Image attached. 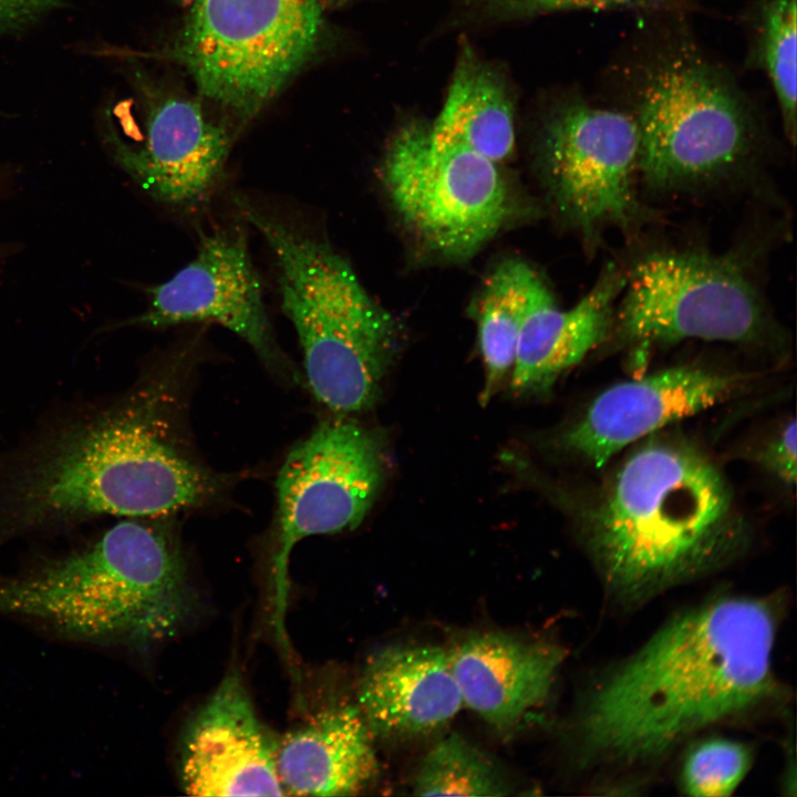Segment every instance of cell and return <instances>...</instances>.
I'll use <instances>...</instances> for the list:
<instances>
[{
    "label": "cell",
    "instance_id": "cell-1",
    "mask_svg": "<svg viewBox=\"0 0 797 797\" xmlns=\"http://www.w3.org/2000/svg\"><path fill=\"white\" fill-rule=\"evenodd\" d=\"M214 490V479L164 439L144 392L77 398L0 452V550L102 517L166 516Z\"/></svg>",
    "mask_w": 797,
    "mask_h": 797
},
{
    "label": "cell",
    "instance_id": "cell-2",
    "mask_svg": "<svg viewBox=\"0 0 797 797\" xmlns=\"http://www.w3.org/2000/svg\"><path fill=\"white\" fill-rule=\"evenodd\" d=\"M776 629L770 604L748 597L675 617L589 696L582 744L608 759L644 760L757 706L775 690Z\"/></svg>",
    "mask_w": 797,
    "mask_h": 797
},
{
    "label": "cell",
    "instance_id": "cell-3",
    "mask_svg": "<svg viewBox=\"0 0 797 797\" xmlns=\"http://www.w3.org/2000/svg\"><path fill=\"white\" fill-rule=\"evenodd\" d=\"M580 522L605 586L627 600L726 565L749 537L717 465L670 436H652L628 454Z\"/></svg>",
    "mask_w": 797,
    "mask_h": 797
},
{
    "label": "cell",
    "instance_id": "cell-4",
    "mask_svg": "<svg viewBox=\"0 0 797 797\" xmlns=\"http://www.w3.org/2000/svg\"><path fill=\"white\" fill-rule=\"evenodd\" d=\"M196 603L177 541L142 519L126 518L0 575V613L95 646L161 642L185 625Z\"/></svg>",
    "mask_w": 797,
    "mask_h": 797
},
{
    "label": "cell",
    "instance_id": "cell-5",
    "mask_svg": "<svg viewBox=\"0 0 797 797\" xmlns=\"http://www.w3.org/2000/svg\"><path fill=\"white\" fill-rule=\"evenodd\" d=\"M634 37L613 71L640 138L641 183L658 193L734 186L762 159L764 132L732 75L682 24Z\"/></svg>",
    "mask_w": 797,
    "mask_h": 797
},
{
    "label": "cell",
    "instance_id": "cell-6",
    "mask_svg": "<svg viewBox=\"0 0 797 797\" xmlns=\"http://www.w3.org/2000/svg\"><path fill=\"white\" fill-rule=\"evenodd\" d=\"M235 203L273 253L281 308L297 332L311 392L334 413L371 407L396 348L392 317L329 244L239 197Z\"/></svg>",
    "mask_w": 797,
    "mask_h": 797
},
{
    "label": "cell",
    "instance_id": "cell-7",
    "mask_svg": "<svg viewBox=\"0 0 797 797\" xmlns=\"http://www.w3.org/2000/svg\"><path fill=\"white\" fill-rule=\"evenodd\" d=\"M610 338L635 350L686 340L760 345L780 329L758 283L734 252L655 248L623 267Z\"/></svg>",
    "mask_w": 797,
    "mask_h": 797
},
{
    "label": "cell",
    "instance_id": "cell-8",
    "mask_svg": "<svg viewBox=\"0 0 797 797\" xmlns=\"http://www.w3.org/2000/svg\"><path fill=\"white\" fill-rule=\"evenodd\" d=\"M325 12L327 0H193L178 55L205 97L249 120L314 54Z\"/></svg>",
    "mask_w": 797,
    "mask_h": 797
},
{
    "label": "cell",
    "instance_id": "cell-9",
    "mask_svg": "<svg viewBox=\"0 0 797 797\" xmlns=\"http://www.w3.org/2000/svg\"><path fill=\"white\" fill-rule=\"evenodd\" d=\"M537 149L556 209L593 253L609 230L633 235L652 217L639 194L638 128L621 108L576 92L555 95Z\"/></svg>",
    "mask_w": 797,
    "mask_h": 797
},
{
    "label": "cell",
    "instance_id": "cell-10",
    "mask_svg": "<svg viewBox=\"0 0 797 797\" xmlns=\"http://www.w3.org/2000/svg\"><path fill=\"white\" fill-rule=\"evenodd\" d=\"M496 165L412 120L391 137L381 174L395 210L422 242L443 257L464 259L508 217V189Z\"/></svg>",
    "mask_w": 797,
    "mask_h": 797
},
{
    "label": "cell",
    "instance_id": "cell-11",
    "mask_svg": "<svg viewBox=\"0 0 797 797\" xmlns=\"http://www.w3.org/2000/svg\"><path fill=\"white\" fill-rule=\"evenodd\" d=\"M379 439L344 420L318 426L286 457L277 477V534L271 557V624L289 649L286 613L288 567L302 539L356 527L371 508L383 480Z\"/></svg>",
    "mask_w": 797,
    "mask_h": 797
},
{
    "label": "cell",
    "instance_id": "cell-12",
    "mask_svg": "<svg viewBox=\"0 0 797 797\" xmlns=\"http://www.w3.org/2000/svg\"><path fill=\"white\" fill-rule=\"evenodd\" d=\"M148 294L146 311L130 324L217 323L247 342L268 365L284 364L240 229L204 237L195 258L167 281L149 288Z\"/></svg>",
    "mask_w": 797,
    "mask_h": 797
},
{
    "label": "cell",
    "instance_id": "cell-13",
    "mask_svg": "<svg viewBox=\"0 0 797 797\" xmlns=\"http://www.w3.org/2000/svg\"><path fill=\"white\" fill-rule=\"evenodd\" d=\"M745 376L679 365L602 391L562 435L568 453L596 468L630 444L734 396Z\"/></svg>",
    "mask_w": 797,
    "mask_h": 797
},
{
    "label": "cell",
    "instance_id": "cell-14",
    "mask_svg": "<svg viewBox=\"0 0 797 797\" xmlns=\"http://www.w3.org/2000/svg\"><path fill=\"white\" fill-rule=\"evenodd\" d=\"M278 741L238 673L227 674L186 729L180 782L192 796H282Z\"/></svg>",
    "mask_w": 797,
    "mask_h": 797
},
{
    "label": "cell",
    "instance_id": "cell-15",
    "mask_svg": "<svg viewBox=\"0 0 797 797\" xmlns=\"http://www.w3.org/2000/svg\"><path fill=\"white\" fill-rule=\"evenodd\" d=\"M120 167L155 200L178 207L204 203L220 182L229 155L227 127L190 99L170 96L147 112L141 137L112 139Z\"/></svg>",
    "mask_w": 797,
    "mask_h": 797
},
{
    "label": "cell",
    "instance_id": "cell-16",
    "mask_svg": "<svg viewBox=\"0 0 797 797\" xmlns=\"http://www.w3.org/2000/svg\"><path fill=\"white\" fill-rule=\"evenodd\" d=\"M463 700L449 654L433 645H396L371 654L358 685V707L373 736L412 738L449 723Z\"/></svg>",
    "mask_w": 797,
    "mask_h": 797
},
{
    "label": "cell",
    "instance_id": "cell-17",
    "mask_svg": "<svg viewBox=\"0 0 797 797\" xmlns=\"http://www.w3.org/2000/svg\"><path fill=\"white\" fill-rule=\"evenodd\" d=\"M623 286V267L609 262L573 307L561 309L541 279L519 330L511 390L521 395L548 391L561 374L604 343Z\"/></svg>",
    "mask_w": 797,
    "mask_h": 797
},
{
    "label": "cell",
    "instance_id": "cell-18",
    "mask_svg": "<svg viewBox=\"0 0 797 797\" xmlns=\"http://www.w3.org/2000/svg\"><path fill=\"white\" fill-rule=\"evenodd\" d=\"M448 654L463 704L499 732L547 700L565 659L556 644L504 632L470 635Z\"/></svg>",
    "mask_w": 797,
    "mask_h": 797
},
{
    "label": "cell",
    "instance_id": "cell-19",
    "mask_svg": "<svg viewBox=\"0 0 797 797\" xmlns=\"http://www.w3.org/2000/svg\"><path fill=\"white\" fill-rule=\"evenodd\" d=\"M358 705H328L289 731L277 748L286 795L353 796L375 779L379 762Z\"/></svg>",
    "mask_w": 797,
    "mask_h": 797
},
{
    "label": "cell",
    "instance_id": "cell-20",
    "mask_svg": "<svg viewBox=\"0 0 797 797\" xmlns=\"http://www.w3.org/2000/svg\"><path fill=\"white\" fill-rule=\"evenodd\" d=\"M431 131L496 164L507 159L515 147V105L505 72L463 46Z\"/></svg>",
    "mask_w": 797,
    "mask_h": 797
},
{
    "label": "cell",
    "instance_id": "cell-21",
    "mask_svg": "<svg viewBox=\"0 0 797 797\" xmlns=\"http://www.w3.org/2000/svg\"><path fill=\"white\" fill-rule=\"evenodd\" d=\"M539 273L520 259H506L487 277L477 310L479 349L486 379L480 400L488 403L513 370L517 339Z\"/></svg>",
    "mask_w": 797,
    "mask_h": 797
},
{
    "label": "cell",
    "instance_id": "cell-22",
    "mask_svg": "<svg viewBox=\"0 0 797 797\" xmlns=\"http://www.w3.org/2000/svg\"><path fill=\"white\" fill-rule=\"evenodd\" d=\"M797 0H758L753 14V62L773 89L785 135L796 139Z\"/></svg>",
    "mask_w": 797,
    "mask_h": 797
},
{
    "label": "cell",
    "instance_id": "cell-23",
    "mask_svg": "<svg viewBox=\"0 0 797 797\" xmlns=\"http://www.w3.org/2000/svg\"><path fill=\"white\" fill-rule=\"evenodd\" d=\"M511 786L498 766L457 734L436 743L413 782L417 796H506Z\"/></svg>",
    "mask_w": 797,
    "mask_h": 797
},
{
    "label": "cell",
    "instance_id": "cell-24",
    "mask_svg": "<svg viewBox=\"0 0 797 797\" xmlns=\"http://www.w3.org/2000/svg\"><path fill=\"white\" fill-rule=\"evenodd\" d=\"M748 748L729 738H710L686 755L681 788L690 796H728L742 783L751 767Z\"/></svg>",
    "mask_w": 797,
    "mask_h": 797
},
{
    "label": "cell",
    "instance_id": "cell-25",
    "mask_svg": "<svg viewBox=\"0 0 797 797\" xmlns=\"http://www.w3.org/2000/svg\"><path fill=\"white\" fill-rule=\"evenodd\" d=\"M796 421H788L758 453L762 467L782 484L794 487L796 483Z\"/></svg>",
    "mask_w": 797,
    "mask_h": 797
},
{
    "label": "cell",
    "instance_id": "cell-26",
    "mask_svg": "<svg viewBox=\"0 0 797 797\" xmlns=\"http://www.w3.org/2000/svg\"><path fill=\"white\" fill-rule=\"evenodd\" d=\"M61 3L62 0H0V34L35 24Z\"/></svg>",
    "mask_w": 797,
    "mask_h": 797
},
{
    "label": "cell",
    "instance_id": "cell-27",
    "mask_svg": "<svg viewBox=\"0 0 797 797\" xmlns=\"http://www.w3.org/2000/svg\"><path fill=\"white\" fill-rule=\"evenodd\" d=\"M178 1H180V2H185V1H188V0H178Z\"/></svg>",
    "mask_w": 797,
    "mask_h": 797
}]
</instances>
